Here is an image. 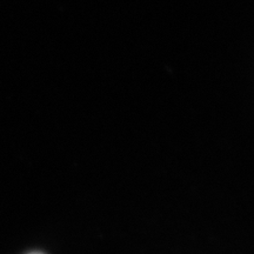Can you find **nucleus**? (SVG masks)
<instances>
[{
	"label": "nucleus",
	"mask_w": 254,
	"mask_h": 254,
	"mask_svg": "<svg viewBox=\"0 0 254 254\" xmlns=\"http://www.w3.org/2000/svg\"><path fill=\"white\" fill-rule=\"evenodd\" d=\"M30 254H44V253H38V252H34V253H30Z\"/></svg>",
	"instance_id": "nucleus-1"
}]
</instances>
